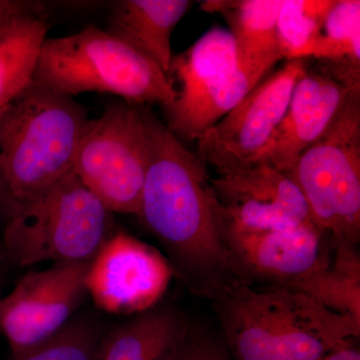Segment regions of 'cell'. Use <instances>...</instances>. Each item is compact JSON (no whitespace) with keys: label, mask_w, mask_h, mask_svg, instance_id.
<instances>
[{"label":"cell","mask_w":360,"mask_h":360,"mask_svg":"<svg viewBox=\"0 0 360 360\" xmlns=\"http://www.w3.org/2000/svg\"><path fill=\"white\" fill-rule=\"evenodd\" d=\"M143 113L149 160L139 217L167 251L174 276L193 295L212 300L239 279L212 177L200 156L144 105Z\"/></svg>","instance_id":"cell-1"},{"label":"cell","mask_w":360,"mask_h":360,"mask_svg":"<svg viewBox=\"0 0 360 360\" xmlns=\"http://www.w3.org/2000/svg\"><path fill=\"white\" fill-rule=\"evenodd\" d=\"M212 302L232 360H321L360 335L359 322L278 286L238 279Z\"/></svg>","instance_id":"cell-2"},{"label":"cell","mask_w":360,"mask_h":360,"mask_svg":"<svg viewBox=\"0 0 360 360\" xmlns=\"http://www.w3.org/2000/svg\"><path fill=\"white\" fill-rule=\"evenodd\" d=\"M89 120L75 97L37 82L0 108V213L73 172Z\"/></svg>","instance_id":"cell-3"},{"label":"cell","mask_w":360,"mask_h":360,"mask_svg":"<svg viewBox=\"0 0 360 360\" xmlns=\"http://www.w3.org/2000/svg\"><path fill=\"white\" fill-rule=\"evenodd\" d=\"M7 264H90L116 231L113 213L75 172L34 198L0 213Z\"/></svg>","instance_id":"cell-4"},{"label":"cell","mask_w":360,"mask_h":360,"mask_svg":"<svg viewBox=\"0 0 360 360\" xmlns=\"http://www.w3.org/2000/svg\"><path fill=\"white\" fill-rule=\"evenodd\" d=\"M33 82L71 97L98 92L165 108L177 97L172 80L155 61L92 25L68 37L45 39Z\"/></svg>","instance_id":"cell-5"},{"label":"cell","mask_w":360,"mask_h":360,"mask_svg":"<svg viewBox=\"0 0 360 360\" xmlns=\"http://www.w3.org/2000/svg\"><path fill=\"white\" fill-rule=\"evenodd\" d=\"M360 87L323 134L288 174L302 191L310 219L333 246L360 239Z\"/></svg>","instance_id":"cell-6"},{"label":"cell","mask_w":360,"mask_h":360,"mask_svg":"<svg viewBox=\"0 0 360 360\" xmlns=\"http://www.w3.org/2000/svg\"><path fill=\"white\" fill-rule=\"evenodd\" d=\"M148 160L143 105L115 101L85 125L73 172L111 212L139 217Z\"/></svg>","instance_id":"cell-7"},{"label":"cell","mask_w":360,"mask_h":360,"mask_svg":"<svg viewBox=\"0 0 360 360\" xmlns=\"http://www.w3.org/2000/svg\"><path fill=\"white\" fill-rule=\"evenodd\" d=\"M305 71L304 61L293 59L262 78L236 108L196 139L200 160L217 172L252 165L283 120Z\"/></svg>","instance_id":"cell-8"},{"label":"cell","mask_w":360,"mask_h":360,"mask_svg":"<svg viewBox=\"0 0 360 360\" xmlns=\"http://www.w3.org/2000/svg\"><path fill=\"white\" fill-rule=\"evenodd\" d=\"M89 264L60 262L21 277L8 295L0 296V333L11 356L51 338L75 316L86 300Z\"/></svg>","instance_id":"cell-9"},{"label":"cell","mask_w":360,"mask_h":360,"mask_svg":"<svg viewBox=\"0 0 360 360\" xmlns=\"http://www.w3.org/2000/svg\"><path fill=\"white\" fill-rule=\"evenodd\" d=\"M174 271L153 246L122 229L104 243L87 269V295L113 314H139L160 302Z\"/></svg>","instance_id":"cell-10"},{"label":"cell","mask_w":360,"mask_h":360,"mask_svg":"<svg viewBox=\"0 0 360 360\" xmlns=\"http://www.w3.org/2000/svg\"><path fill=\"white\" fill-rule=\"evenodd\" d=\"M212 186L224 229L260 231L314 224L288 174L262 163L217 172Z\"/></svg>","instance_id":"cell-11"},{"label":"cell","mask_w":360,"mask_h":360,"mask_svg":"<svg viewBox=\"0 0 360 360\" xmlns=\"http://www.w3.org/2000/svg\"><path fill=\"white\" fill-rule=\"evenodd\" d=\"M224 236L239 279L255 285L290 288L335 248L314 224L260 231L224 229Z\"/></svg>","instance_id":"cell-12"},{"label":"cell","mask_w":360,"mask_h":360,"mask_svg":"<svg viewBox=\"0 0 360 360\" xmlns=\"http://www.w3.org/2000/svg\"><path fill=\"white\" fill-rule=\"evenodd\" d=\"M355 87L360 86H348L331 75L305 71L283 120L253 163L290 174L302 153L328 129Z\"/></svg>","instance_id":"cell-13"},{"label":"cell","mask_w":360,"mask_h":360,"mask_svg":"<svg viewBox=\"0 0 360 360\" xmlns=\"http://www.w3.org/2000/svg\"><path fill=\"white\" fill-rule=\"evenodd\" d=\"M193 2L122 0L115 2L105 32L155 61L169 77L172 35Z\"/></svg>","instance_id":"cell-14"},{"label":"cell","mask_w":360,"mask_h":360,"mask_svg":"<svg viewBox=\"0 0 360 360\" xmlns=\"http://www.w3.org/2000/svg\"><path fill=\"white\" fill-rule=\"evenodd\" d=\"M238 53L229 30L213 27L195 44L174 56L169 77L180 84L175 103L165 108L168 122L179 117L231 75L238 68Z\"/></svg>","instance_id":"cell-15"},{"label":"cell","mask_w":360,"mask_h":360,"mask_svg":"<svg viewBox=\"0 0 360 360\" xmlns=\"http://www.w3.org/2000/svg\"><path fill=\"white\" fill-rule=\"evenodd\" d=\"M191 328L180 310L158 304L108 330L99 360H174Z\"/></svg>","instance_id":"cell-16"},{"label":"cell","mask_w":360,"mask_h":360,"mask_svg":"<svg viewBox=\"0 0 360 360\" xmlns=\"http://www.w3.org/2000/svg\"><path fill=\"white\" fill-rule=\"evenodd\" d=\"M284 0H219L205 1L201 8L219 13L231 26L238 63L269 71L283 60L277 20Z\"/></svg>","instance_id":"cell-17"},{"label":"cell","mask_w":360,"mask_h":360,"mask_svg":"<svg viewBox=\"0 0 360 360\" xmlns=\"http://www.w3.org/2000/svg\"><path fill=\"white\" fill-rule=\"evenodd\" d=\"M288 290L360 323V258L356 246L338 245Z\"/></svg>","instance_id":"cell-18"},{"label":"cell","mask_w":360,"mask_h":360,"mask_svg":"<svg viewBox=\"0 0 360 360\" xmlns=\"http://www.w3.org/2000/svg\"><path fill=\"white\" fill-rule=\"evenodd\" d=\"M47 32L45 16L37 14L0 26V108L32 84Z\"/></svg>","instance_id":"cell-19"},{"label":"cell","mask_w":360,"mask_h":360,"mask_svg":"<svg viewBox=\"0 0 360 360\" xmlns=\"http://www.w3.org/2000/svg\"><path fill=\"white\" fill-rule=\"evenodd\" d=\"M335 0H284L277 37L284 60L310 58Z\"/></svg>","instance_id":"cell-20"},{"label":"cell","mask_w":360,"mask_h":360,"mask_svg":"<svg viewBox=\"0 0 360 360\" xmlns=\"http://www.w3.org/2000/svg\"><path fill=\"white\" fill-rule=\"evenodd\" d=\"M310 58L335 63L340 68L347 66L354 77H359V0H335Z\"/></svg>","instance_id":"cell-21"},{"label":"cell","mask_w":360,"mask_h":360,"mask_svg":"<svg viewBox=\"0 0 360 360\" xmlns=\"http://www.w3.org/2000/svg\"><path fill=\"white\" fill-rule=\"evenodd\" d=\"M105 330L90 316H73L60 330L11 360H99Z\"/></svg>","instance_id":"cell-22"},{"label":"cell","mask_w":360,"mask_h":360,"mask_svg":"<svg viewBox=\"0 0 360 360\" xmlns=\"http://www.w3.org/2000/svg\"><path fill=\"white\" fill-rule=\"evenodd\" d=\"M174 360H232L224 340L191 324L188 335Z\"/></svg>","instance_id":"cell-23"},{"label":"cell","mask_w":360,"mask_h":360,"mask_svg":"<svg viewBox=\"0 0 360 360\" xmlns=\"http://www.w3.org/2000/svg\"><path fill=\"white\" fill-rule=\"evenodd\" d=\"M46 4L33 0H0V26L16 16L25 14L44 15Z\"/></svg>","instance_id":"cell-24"},{"label":"cell","mask_w":360,"mask_h":360,"mask_svg":"<svg viewBox=\"0 0 360 360\" xmlns=\"http://www.w3.org/2000/svg\"><path fill=\"white\" fill-rule=\"evenodd\" d=\"M321 360H360V350L356 342L352 343L333 350Z\"/></svg>","instance_id":"cell-25"},{"label":"cell","mask_w":360,"mask_h":360,"mask_svg":"<svg viewBox=\"0 0 360 360\" xmlns=\"http://www.w3.org/2000/svg\"><path fill=\"white\" fill-rule=\"evenodd\" d=\"M7 264L6 258L4 257V250H2L1 243H0V274H1L2 270Z\"/></svg>","instance_id":"cell-26"}]
</instances>
